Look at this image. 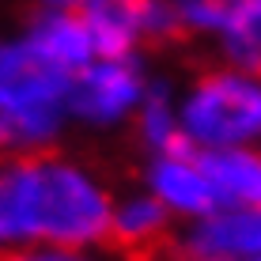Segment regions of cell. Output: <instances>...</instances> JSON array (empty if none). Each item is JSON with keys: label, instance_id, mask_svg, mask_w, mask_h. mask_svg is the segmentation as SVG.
<instances>
[{"label": "cell", "instance_id": "cell-11", "mask_svg": "<svg viewBox=\"0 0 261 261\" xmlns=\"http://www.w3.org/2000/svg\"><path fill=\"white\" fill-rule=\"evenodd\" d=\"M197 159L208 170L223 208L261 204V148H212L197 151Z\"/></svg>", "mask_w": 261, "mask_h": 261}, {"label": "cell", "instance_id": "cell-16", "mask_svg": "<svg viewBox=\"0 0 261 261\" xmlns=\"http://www.w3.org/2000/svg\"><path fill=\"white\" fill-rule=\"evenodd\" d=\"M257 261H261V257H257Z\"/></svg>", "mask_w": 261, "mask_h": 261}, {"label": "cell", "instance_id": "cell-6", "mask_svg": "<svg viewBox=\"0 0 261 261\" xmlns=\"http://www.w3.org/2000/svg\"><path fill=\"white\" fill-rule=\"evenodd\" d=\"M144 186H148L174 216L204 220V216H212L216 208H223L208 170L201 167V159H197L193 148L144 159Z\"/></svg>", "mask_w": 261, "mask_h": 261}, {"label": "cell", "instance_id": "cell-8", "mask_svg": "<svg viewBox=\"0 0 261 261\" xmlns=\"http://www.w3.org/2000/svg\"><path fill=\"white\" fill-rule=\"evenodd\" d=\"M23 38L38 53H46L53 65L72 72V76L98 57L91 31L84 27V19H80L76 12H46V8H42V12L27 23Z\"/></svg>", "mask_w": 261, "mask_h": 261}, {"label": "cell", "instance_id": "cell-14", "mask_svg": "<svg viewBox=\"0 0 261 261\" xmlns=\"http://www.w3.org/2000/svg\"><path fill=\"white\" fill-rule=\"evenodd\" d=\"M0 261H95L80 250H61V246H23V250H8L0 254Z\"/></svg>", "mask_w": 261, "mask_h": 261}, {"label": "cell", "instance_id": "cell-1", "mask_svg": "<svg viewBox=\"0 0 261 261\" xmlns=\"http://www.w3.org/2000/svg\"><path fill=\"white\" fill-rule=\"evenodd\" d=\"M72 72L53 65L31 42H0V163L46 155L68 125Z\"/></svg>", "mask_w": 261, "mask_h": 261}, {"label": "cell", "instance_id": "cell-15", "mask_svg": "<svg viewBox=\"0 0 261 261\" xmlns=\"http://www.w3.org/2000/svg\"><path fill=\"white\" fill-rule=\"evenodd\" d=\"M38 8H46V12H72V8L80 4V0H34Z\"/></svg>", "mask_w": 261, "mask_h": 261}, {"label": "cell", "instance_id": "cell-10", "mask_svg": "<svg viewBox=\"0 0 261 261\" xmlns=\"http://www.w3.org/2000/svg\"><path fill=\"white\" fill-rule=\"evenodd\" d=\"M72 12L91 31L98 57H125L140 49L144 0H80Z\"/></svg>", "mask_w": 261, "mask_h": 261}, {"label": "cell", "instance_id": "cell-12", "mask_svg": "<svg viewBox=\"0 0 261 261\" xmlns=\"http://www.w3.org/2000/svg\"><path fill=\"white\" fill-rule=\"evenodd\" d=\"M216 42H220V61L261 76V0H254L231 27H223Z\"/></svg>", "mask_w": 261, "mask_h": 261}, {"label": "cell", "instance_id": "cell-13", "mask_svg": "<svg viewBox=\"0 0 261 261\" xmlns=\"http://www.w3.org/2000/svg\"><path fill=\"white\" fill-rule=\"evenodd\" d=\"M193 34H220L246 12L254 0H170Z\"/></svg>", "mask_w": 261, "mask_h": 261}, {"label": "cell", "instance_id": "cell-9", "mask_svg": "<svg viewBox=\"0 0 261 261\" xmlns=\"http://www.w3.org/2000/svg\"><path fill=\"white\" fill-rule=\"evenodd\" d=\"M133 140L144 151V159L190 148L186 129H182V114H178V95L167 80H151L148 84V95H144L137 118H133Z\"/></svg>", "mask_w": 261, "mask_h": 261}, {"label": "cell", "instance_id": "cell-5", "mask_svg": "<svg viewBox=\"0 0 261 261\" xmlns=\"http://www.w3.org/2000/svg\"><path fill=\"white\" fill-rule=\"evenodd\" d=\"M170 212L151 190L125 193L114 204L110 235L102 250L121 261H182V239L174 235Z\"/></svg>", "mask_w": 261, "mask_h": 261}, {"label": "cell", "instance_id": "cell-3", "mask_svg": "<svg viewBox=\"0 0 261 261\" xmlns=\"http://www.w3.org/2000/svg\"><path fill=\"white\" fill-rule=\"evenodd\" d=\"M178 114L186 140L197 151L254 148L261 144V76L227 61L201 65L178 95Z\"/></svg>", "mask_w": 261, "mask_h": 261}, {"label": "cell", "instance_id": "cell-7", "mask_svg": "<svg viewBox=\"0 0 261 261\" xmlns=\"http://www.w3.org/2000/svg\"><path fill=\"white\" fill-rule=\"evenodd\" d=\"M261 257V204L216 208L197 220L182 239V261H257Z\"/></svg>", "mask_w": 261, "mask_h": 261}, {"label": "cell", "instance_id": "cell-2", "mask_svg": "<svg viewBox=\"0 0 261 261\" xmlns=\"http://www.w3.org/2000/svg\"><path fill=\"white\" fill-rule=\"evenodd\" d=\"M31 216L34 246L87 250L106 242L114 204L106 186L87 167L46 151L31 155Z\"/></svg>", "mask_w": 261, "mask_h": 261}, {"label": "cell", "instance_id": "cell-4", "mask_svg": "<svg viewBox=\"0 0 261 261\" xmlns=\"http://www.w3.org/2000/svg\"><path fill=\"white\" fill-rule=\"evenodd\" d=\"M151 80L144 76L137 53L125 57H95L87 68L72 76L68 87V114L87 129H118L137 118Z\"/></svg>", "mask_w": 261, "mask_h": 261}]
</instances>
